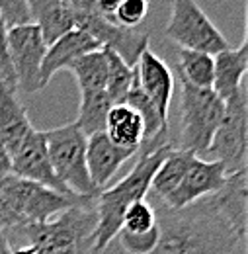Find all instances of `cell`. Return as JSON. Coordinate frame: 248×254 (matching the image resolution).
Listing matches in <instances>:
<instances>
[{"mask_svg":"<svg viewBox=\"0 0 248 254\" xmlns=\"http://www.w3.org/2000/svg\"><path fill=\"white\" fill-rule=\"evenodd\" d=\"M158 241L151 254H233L245 239L219 211L213 197H203L184 209L153 205Z\"/></svg>","mask_w":248,"mask_h":254,"instance_id":"1","label":"cell"},{"mask_svg":"<svg viewBox=\"0 0 248 254\" xmlns=\"http://www.w3.org/2000/svg\"><path fill=\"white\" fill-rule=\"evenodd\" d=\"M174 147L176 145L168 139V133L158 135L153 141H145L139 149L141 155L135 166L120 182L110 188H104L96 195L98 225L94 233V251L104 249L118 237L127 207L147 197L155 172Z\"/></svg>","mask_w":248,"mask_h":254,"instance_id":"2","label":"cell"},{"mask_svg":"<svg viewBox=\"0 0 248 254\" xmlns=\"http://www.w3.org/2000/svg\"><path fill=\"white\" fill-rule=\"evenodd\" d=\"M96 225V197H90L45 223H22L6 237L10 243L30 245L39 254H90Z\"/></svg>","mask_w":248,"mask_h":254,"instance_id":"3","label":"cell"},{"mask_svg":"<svg viewBox=\"0 0 248 254\" xmlns=\"http://www.w3.org/2000/svg\"><path fill=\"white\" fill-rule=\"evenodd\" d=\"M47 155L55 178L61 182L72 195L78 197H96L100 190L90 180L86 166V141L88 137L80 127L72 124L43 131Z\"/></svg>","mask_w":248,"mask_h":254,"instance_id":"4","label":"cell"},{"mask_svg":"<svg viewBox=\"0 0 248 254\" xmlns=\"http://www.w3.org/2000/svg\"><path fill=\"white\" fill-rule=\"evenodd\" d=\"M180 135L176 149L205 155L225 114V102L211 88H195L180 80Z\"/></svg>","mask_w":248,"mask_h":254,"instance_id":"5","label":"cell"},{"mask_svg":"<svg viewBox=\"0 0 248 254\" xmlns=\"http://www.w3.org/2000/svg\"><path fill=\"white\" fill-rule=\"evenodd\" d=\"M0 197L12 209V213L24 223H45L66 211L68 207L84 199H90V197L66 195L14 174H8L6 178L0 180Z\"/></svg>","mask_w":248,"mask_h":254,"instance_id":"6","label":"cell"},{"mask_svg":"<svg viewBox=\"0 0 248 254\" xmlns=\"http://www.w3.org/2000/svg\"><path fill=\"white\" fill-rule=\"evenodd\" d=\"M247 127H248V106L247 90H241L229 100H225V114L217 131L209 143L205 155L211 160L221 162L227 174H237L247 170Z\"/></svg>","mask_w":248,"mask_h":254,"instance_id":"7","label":"cell"},{"mask_svg":"<svg viewBox=\"0 0 248 254\" xmlns=\"http://www.w3.org/2000/svg\"><path fill=\"white\" fill-rule=\"evenodd\" d=\"M172 12L166 26V37L182 49L217 55L229 49L227 37L207 18L195 0H170Z\"/></svg>","mask_w":248,"mask_h":254,"instance_id":"8","label":"cell"},{"mask_svg":"<svg viewBox=\"0 0 248 254\" xmlns=\"http://www.w3.org/2000/svg\"><path fill=\"white\" fill-rule=\"evenodd\" d=\"M74 28L88 33L94 41L112 53H116L125 64L135 66L139 57L149 49V33L137 28H124L102 14H76Z\"/></svg>","mask_w":248,"mask_h":254,"instance_id":"9","label":"cell"},{"mask_svg":"<svg viewBox=\"0 0 248 254\" xmlns=\"http://www.w3.org/2000/svg\"><path fill=\"white\" fill-rule=\"evenodd\" d=\"M47 45L37 26L26 24L8 30V57L16 78V90L24 94H35L41 90L39 72Z\"/></svg>","mask_w":248,"mask_h":254,"instance_id":"10","label":"cell"},{"mask_svg":"<svg viewBox=\"0 0 248 254\" xmlns=\"http://www.w3.org/2000/svg\"><path fill=\"white\" fill-rule=\"evenodd\" d=\"M227 178H229V174L221 162L205 160L201 157L191 155L186 170L182 174L180 184L160 205H164L168 209H184L187 205L219 191L225 186Z\"/></svg>","mask_w":248,"mask_h":254,"instance_id":"11","label":"cell"},{"mask_svg":"<svg viewBox=\"0 0 248 254\" xmlns=\"http://www.w3.org/2000/svg\"><path fill=\"white\" fill-rule=\"evenodd\" d=\"M10 164H12L14 176H20V178H26L31 182L43 184L47 188H53L61 193L72 195L53 174L43 131L31 129L24 137V141L10 153Z\"/></svg>","mask_w":248,"mask_h":254,"instance_id":"12","label":"cell"},{"mask_svg":"<svg viewBox=\"0 0 248 254\" xmlns=\"http://www.w3.org/2000/svg\"><path fill=\"white\" fill-rule=\"evenodd\" d=\"M135 76H137L139 88L155 104L160 120L168 126L170 100L174 94V74H172L170 66L156 53L147 49L135 64Z\"/></svg>","mask_w":248,"mask_h":254,"instance_id":"13","label":"cell"},{"mask_svg":"<svg viewBox=\"0 0 248 254\" xmlns=\"http://www.w3.org/2000/svg\"><path fill=\"white\" fill-rule=\"evenodd\" d=\"M137 153L139 151L135 149H124L112 143L104 131L90 135L86 141V166L92 184L102 191L116 176V172Z\"/></svg>","mask_w":248,"mask_h":254,"instance_id":"14","label":"cell"},{"mask_svg":"<svg viewBox=\"0 0 248 254\" xmlns=\"http://www.w3.org/2000/svg\"><path fill=\"white\" fill-rule=\"evenodd\" d=\"M102 49L88 33L82 30H70L59 37L55 43H51L45 51L43 63H41V72H39V86L41 90L49 84V80L61 70V68H68L76 59H80L82 55H88L92 51Z\"/></svg>","mask_w":248,"mask_h":254,"instance_id":"15","label":"cell"},{"mask_svg":"<svg viewBox=\"0 0 248 254\" xmlns=\"http://www.w3.org/2000/svg\"><path fill=\"white\" fill-rule=\"evenodd\" d=\"M247 37L241 41L239 47H229L213 55V84L211 90L225 102L231 96H235L241 86L243 78L248 68V55H247Z\"/></svg>","mask_w":248,"mask_h":254,"instance_id":"16","label":"cell"},{"mask_svg":"<svg viewBox=\"0 0 248 254\" xmlns=\"http://www.w3.org/2000/svg\"><path fill=\"white\" fill-rule=\"evenodd\" d=\"M31 24L37 26L45 45L49 47L59 37L74 30V12L62 0H26Z\"/></svg>","mask_w":248,"mask_h":254,"instance_id":"17","label":"cell"},{"mask_svg":"<svg viewBox=\"0 0 248 254\" xmlns=\"http://www.w3.org/2000/svg\"><path fill=\"white\" fill-rule=\"evenodd\" d=\"M31 124L26 108L18 100V92L8 88L0 80V141L10 157V153L24 141L30 133Z\"/></svg>","mask_w":248,"mask_h":254,"instance_id":"18","label":"cell"},{"mask_svg":"<svg viewBox=\"0 0 248 254\" xmlns=\"http://www.w3.org/2000/svg\"><path fill=\"white\" fill-rule=\"evenodd\" d=\"M213 201L219 211L233 225V229L245 239L247 237V170L231 174L225 186L215 191Z\"/></svg>","mask_w":248,"mask_h":254,"instance_id":"19","label":"cell"},{"mask_svg":"<svg viewBox=\"0 0 248 254\" xmlns=\"http://www.w3.org/2000/svg\"><path fill=\"white\" fill-rule=\"evenodd\" d=\"M104 133L108 139L124 149L139 151L145 143V126L143 120L135 110H131L127 104H116L110 108Z\"/></svg>","mask_w":248,"mask_h":254,"instance_id":"20","label":"cell"},{"mask_svg":"<svg viewBox=\"0 0 248 254\" xmlns=\"http://www.w3.org/2000/svg\"><path fill=\"white\" fill-rule=\"evenodd\" d=\"M66 70L74 74V80L78 84L80 94H94V92H106L108 84V59L106 51L98 49L88 55H82L76 59Z\"/></svg>","mask_w":248,"mask_h":254,"instance_id":"21","label":"cell"},{"mask_svg":"<svg viewBox=\"0 0 248 254\" xmlns=\"http://www.w3.org/2000/svg\"><path fill=\"white\" fill-rule=\"evenodd\" d=\"M178 78L195 88H211L213 84V55L178 49V63H176Z\"/></svg>","mask_w":248,"mask_h":254,"instance_id":"22","label":"cell"},{"mask_svg":"<svg viewBox=\"0 0 248 254\" xmlns=\"http://www.w3.org/2000/svg\"><path fill=\"white\" fill-rule=\"evenodd\" d=\"M114 104L110 102V98L106 92H94V94H80V108H78V118H76V126L80 127V131L90 137L94 133H102L106 126V118L108 112Z\"/></svg>","mask_w":248,"mask_h":254,"instance_id":"23","label":"cell"},{"mask_svg":"<svg viewBox=\"0 0 248 254\" xmlns=\"http://www.w3.org/2000/svg\"><path fill=\"white\" fill-rule=\"evenodd\" d=\"M106 51V59H108V84H106V94L110 98V102L116 104H124L125 96L131 90L133 82H135V66L125 64L116 53Z\"/></svg>","mask_w":248,"mask_h":254,"instance_id":"24","label":"cell"},{"mask_svg":"<svg viewBox=\"0 0 248 254\" xmlns=\"http://www.w3.org/2000/svg\"><path fill=\"white\" fill-rule=\"evenodd\" d=\"M156 231H158L156 211L147 199H141V201L133 203L131 207H127V211L124 213V219H122L120 233L139 237V235H151Z\"/></svg>","mask_w":248,"mask_h":254,"instance_id":"25","label":"cell"},{"mask_svg":"<svg viewBox=\"0 0 248 254\" xmlns=\"http://www.w3.org/2000/svg\"><path fill=\"white\" fill-rule=\"evenodd\" d=\"M149 12V0H124L118 12L114 14V22L124 28H137Z\"/></svg>","mask_w":248,"mask_h":254,"instance_id":"26","label":"cell"},{"mask_svg":"<svg viewBox=\"0 0 248 254\" xmlns=\"http://www.w3.org/2000/svg\"><path fill=\"white\" fill-rule=\"evenodd\" d=\"M0 20L6 30L31 24L30 8L26 0H0Z\"/></svg>","mask_w":248,"mask_h":254,"instance_id":"27","label":"cell"},{"mask_svg":"<svg viewBox=\"0 0 248 254\" xmlns=\"http://www.w3.org/2000/svg\"><path fill=\"white\" fill-rule=\"evenodd\" d=\"M24 221H20L14 213H12V209L4 203V199L0 197V235H8L10 231H14L16 227H20Z\"/></svg>","mask_w":248,"mask_h":254,"instance_id":"28","label":"cell"},{"mask_svg":"<svg viewBox=\"0 0 248 254\" xmlns=\"http://www.w3.org/2000/svg\"><path fill=\"white\" fill-rule=\"evenodd\" d=\"M70 6L74 14H100L98 12V0H62Z\"/></svg>","mask_w":248,"mask_h":254,"instance_id":"29","label":"cell"},{"mask_svg":"<svg viewBox=\"0 0 248 254\" xmlns=\"http://www.w3.org/2000/svg\"><path fill=\"white\" fill-rule=\"evenodd\" d=\"M124 0H98V12L104 16V18H110L114 20V14L118 12V8L122 6Z\"/></svg>","mask_w":248,"mask_h":254,"instance_id":"30","label":"cell"},{"mask_svg":"<svg viewBox=\"0 0 248 254\" xmlns=\"http://www.w3.org/2000/svg\"><path fill=\"white\" fill-rule=\"evenodd\" d=\"M8 174H12V164H10V157H8V153L0 141V180L6 178Z\"/></svg>","mask_w":248,"mask_h":254,"instance_id":"31","label":"cell"},{"mask_svg":"<svg viewBox=\"0 0 248 254\" xmlns=\"http://www.w3.org/2000/svg\"><path fill=\"white\" fill-rule=\"evenodd\" d=\"M90 254H127L122 249V245L118 243V239H114L112 243H108L104 249H100V251H92Z\"/></svg>","mask_w":248,"mask_h":254,"instance_id":"32","label":"cell"},{"mask_svg":"<svg viewBox=\"0 0 248 254\" xmlns=\"http://www.w3.org/2000/svg\"><path fill=\"white\" fill-rule=\"evenodd\" d=\"M12 254H39L33 247L26 245V243H10Z\"/></svg>","mask_w":248,"mask_h":254,"instance_id":"33","label":"cell"},{"mask_svg":"<svg viewBox=\"0 0 248 254\" xmlns=\"http://www.w3.org/2000/svg\"><path fill=\"white\" fill-rule=\"evenodd\" d=\"M0 254H12V249H10V241L6 235H0Z\"/></svg>","mask_w":248,"mask_h":254,"instance_id":"34","label":"cell"}]
</instances>
